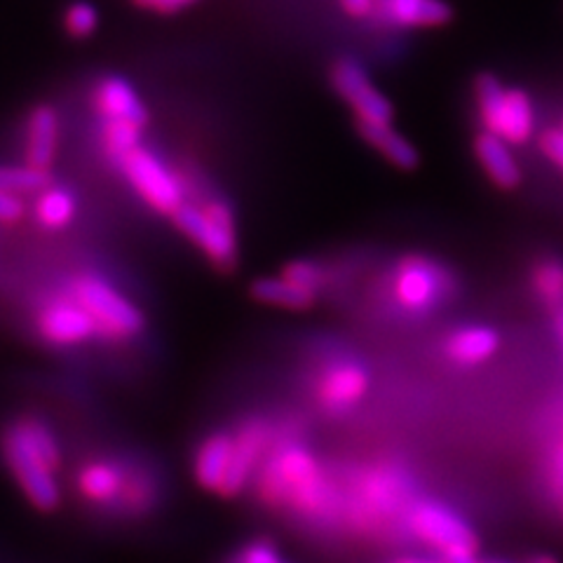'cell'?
<instances>
[{"mask_svg":"<svg viewBox=\"0 0 563 563\" xmlns=\"http://www.w3.org/2000/svg\"><path fill=\"white\" fill-rule=\"evenodd\" d=\"M261 496L271 505L291 507L308 519L331 515L333 490L314 455L298 444H282L258 470Z\"/></svg>","mask_w":563,"mask_h":563,"instance_id":"cell-1","label":"cell"},{"mask_svg":"<svg viewBox=\"0 0 563 563\" xmlns=\"http://www.w3.org/2000/svg\"><path fill=\"white\" fill-rule=\"evenodd\" d=\"M5 461L26 500L49 512L59 505L57 439L38 420H20L5 434Z\"/></svg>","mask_w":563,"mask_h":563,"instance_id":"cell-2","label":"cell"},{"mask_svg":"<svg viewBox=\"0 0 563 563\" xmlns=\"http://www.w3.org/2000/svg\"><path fill=\"white\" fill-rule=\"evenodd\" d=\"M474 99L486 132L521 146L536 132L533 101L519 87H505L496 76L482 74L474 80Z\"/></svg>","mask_w":563,"mask_h":563,"instance_id":"cell-3","label":"cell"},{"mask_svg":"<svg viewBox=\"0 0 563 563\" xmlns=\"http://www.w3.org/2000/svg\"><path fill=\"white\" fill-rule=\"evenodd\" d=\"M179 231L196 242L207 258L221 271H233L238 263V238L233 211L221 200L207 205H184L172 217Z\"/></svg>","mask_w":563,"mask_h":563,"instance_id":"cell-4","label":"cell"},{"mask_svg":"<svg viewBox=\"0 0 563 563\" xmlns=\"http://www.w3.org/2000/svg\"><path fill=\"white\" fill-rule=\"evenodd\" d=\"M407 519L411 533L442 556L451 561L477 556V536H474L470 523L461 515H455L451 507L434 500H420L409 509Z\"/></svg>","mask_w":563,"mask_h":563,"instance_id":"cell-5","label":"cell"},{"mask_svg":"<svg viewBox=\"0 0 563 563\" xmlns=\"http://www.w3.org/2000/svg\"><path fill=\"white\" fill-rule=\"evenodd\" d=\"M70 296L92 314L101 336L128 339L144 329L141 310L95 275L78 277L70 287Z\"/></svg>","mask_w":563,"mask_h":563,"instance_id":"cell-6","label":"cell"},{"mask_svg":"<svg viewBox=\"0 0 563 563\" xmlns=\"http://www.w3.org/2000/svg\"><path fill=\"white\" fill-rule=\"evenodd\" d=\"M128 181L155 211L174 217L184 202V184L157 155L146 151L144 146L134 148L125 161L120 163Z\"/></svg>","mask_w":563,"mask_h":563,"instance_id":"cell-7","label":"cell"},{"mask_svg":"<svg viewBox=\"0 0 563 563\" xmlns=\"http://www.w3.org/2000/svg\"><path fill=\"white\" fill-rule=\"evenodd\" d=\"M331 85L352 111L357 122H372V125H393L395 109L378 87L366 76V70L352 59H341L331 68Z\"/></svg>","mask_w":563,"mask_h":563,"instance_id":"cell-8","label":"cell"},{"mask_svg":"<svg viewBox=\"0 0 563 563\" xmlns=\"http://www.w3.org/2000/svg\"><path fill=\"white\" fill-rule=\"evenodd\" d=\"M444 273L422 256L404 258L393 282L395 301L409 312H428L444 294Z\"/></svg>","mask_w":563,"mask_h":563,"instance_id":"cell-9","label":"cell"},{"mask_svg":"<svg viewBox=\"0 0 563 563\" xmlns=\"http://www.w3.org/2000/svg\"><path fill=\"white\" fill-rule=\"evenodd\" d=\"M41 336L52 345H76L99 333L92 314L74 296L47 303L38 314Z\"/></svg>","mask_w":563,"mask_h":563,"instance_id":"cell-10","label":"cell"},{"mask_svg":"<svg viewBox=\"0 0 563 563\" xmlns=\"http://www.w3.org/2000/svg\"><path fill=\"white\" fill-rule=\"evenodd\" d=\"M368 374L357 362H336L324 368L317 383V399L329 411H347L366 395Z\"/></svg>","mask_w":563,"mask_h":563,"instance_id":"cell-11","label":"cell"},{"mask_svg":"<svg viewBox=\"0 0 563 563\" xmlns=\"http://www.w3.org/2000/svg\"><path fill=\"white\" fill-rule=\"evenodd\" d=\"M268 444H271V428L266 422L261 420L246 422V426L240 430V434L235 437L233 467H231V477H228L223 496H235V493H240L244 484L250 482L252 474L261 470Z\"/></svg>","mask_w":563,"mask_h":563,"instance_id":"cell-12","label":"cell"},{"mask_svg":"<svg viewBox=\"0 0 563 563\" xmlns=\"http://www.w3.org/2000/svg\"><path fill=\"white\" fill-rule=\"evenodd\" d=\"M95 109L103 122H132V125H148V111L141 103L134 87L118 76L103 78L95 90Z\"/></svg>","mask_w":563,"mask_h":563,"instance_id":"cell-13","label":"cell"},{"mask_svg":"<svg viewBox=\"0 0 563 563\" xmlns=\"http://www.w3.org/2000/svg\"><path fill=\"white\" fill-rule=\"evenodd\" d=\"M474 155H477V161L488 179L498 188L515 190L523 181L519 161L512 153V144H507L505 139L484 130L474 139Z\"/></svg>","mask_w":563,"mask_h":563,"instance_id":"cell-14","label":"cell"},{"mask_svg":"<svg viewBox=\"0 0 563 563\" xmlns=\"http://www.w3.org/2000/svg\"><path fill=\"white\" fill-rule=\"evenodd\" d=\"M233 453L235 437L219 432L205 439L196 453V479L205 490H214L223 496L228 477H231Z\"/></svg>","mask_w":563,"mask_h":563,"instance_id":"cell-15","label":"cell"},{"mask_svg":"<svg viewBox=\"0 0 563 563\" xmlns=\"http://www.w3.org/2000/svg\"><path fill=\"white\" fill-rule=\"evenodd\" d=\"M383 20L397 26L430 29L451 22L453 10L444 0H376V8Z\"/></svg>","mask_w":563,"mask_h":563,"instance_id":"cell-16","label":"cell"},{"mask_svg":"<svg viewBox=\"0 0 563 563\" xmlns=\"http://www.w3.org/2000/svg\"><path fill=\"white\" fill-rule=\"evenodd\" d=\"M59 144V118L47 103L35 106L26 122V163L49 169Z\"/></svg>","mask_w":563,"mask_h":563,"instance_id":"cell-17","label":"cell"},{"mask_svg":"<svg viewBox=\"0 0 563 563\" xmlns=\"http://www.w3.org/2000/svg\"><path fill=\"white\" fill-rule=\"evenodd\" d=\"M498 347H500L498 331L490 327H482V324L455 329L444 345L449 360L461 364V366L484 364L493 355H496Z\"/></svg>","mask_w":563,"mask_h":563,"instance_id":"cell-18","label":"cell"},{"mask_svg":"<svg viewBox=\"0 0 563 563\" xmlns=\"http://www.w3.org/2000/svg\"><path fill=\"white\" fill-rule=\"evenodd\" d=\"M357 132L368 146L376 148L387 163H393L399 169H416L418 167V151L409 144L393 125H372V122H357Z\"/></svg>","mask_w":563,"mask_h":563,"instance_id":"cell-19","label":"cell"},{"mask_svg":"<svg viewBox=\"0 0 563 563\" xmlns=\"http://www.w3.org/2000/svg\"><path fill=\"white\" fill-rule=\"evenodd\" d=\"M252 296L263 306H275L285 310H308L314 306L317 294L298 287L296 282L285 275L277 277H258L252 282Z\"/></svg>","mask_w":563,"mask_h":563,"instance_id":"cell-20","label":"cell"},{"mask_svg":"<svg viewBox=\"0 0 563 563\" xmlns=\"http://www.w3.org/2000/svg\"><path fill=\"white\" fill-rule=\"evenodd\" d=\"M78 488L82 498L97 505H106L122 496L125 490V477H122L120 467L106 461L87 463L78 474Z\"/></svg>","mask_w":563,"mask_h":563,"instance_id":"cell-21","label":"cell"},{"mask_svg":"<svg viewBox=\"0 0 563 563\" xmlns=\"http://www.w3.org/2000/svg\"><path fill=\"white\" fill-rule=\"evenodd\" d=\"M76 217V198L66 188L49 186L38 192V200L33 207V219L38 221L45 231H62Z\"/></svg>","mask_w":563,"mask_h":563,"instance_id":"cell-22","label":"cell"},{"mask_svg":"<svg viewBox=\"0 0 563 563\" xmlns=\"http://www.w3.org/2000/svg\"><path fill=\"white\" fill-rule=\"evenodd\" d=\"M49 186V169L33 167L29 163L22 167H5L0 174V190L16 192V196H33V192H43Z\"/></svg>","mask_w":563,"mask_h":563,"instance_id":"cell-23","label":"cell"},{"mask_svg":"<svg viewBox=\"0 0 563 563\" xmlns=\"http://www.w3.org/2000/svg\"><path fill=\"white\" fill-rule=\"evenodd\" d=\"M533 289L542 303L556 310L563 306V261L544 258L533 271Z\"/></svg>","mask_w":563,"mask_h":563,"instance_id":"cell-24","label":"cell"},{"mask_svg":"<svg viewBox=\"0 0 563 563\" xmlns=\"http://www.w3.org/2000/svg\"><path fill=\"white\" fill-rule=\"evenodd\" d=\"M141 132H144V128L132 125V122H103V151L120 165L134 148H139Z\"/></svg>","mask_w":563,"mask_h":563,"instance_id":"cell-25","label":"cell"},{"mask_svg":"<svg viewBox=\"0 0 563 563\" xmlns=\"http://www.w3.org/2000/svg\"><path fill=\"white\" fill-rule=\"evenodd\" d=\"M99 26V12L95 5L90 3H74L68 5L64 12V29L68 31V35H74V38H87V35H92Z\"/></svg>","mask_w":563,"mask_h":563,"instance_id":"cell-26","label":"cell"},{"mask_svg":"<svg viewBox=\"0 0 563 563\" xmlns=\"http://www.w3.org/2000/svg\"><path fill=\"white\" fill-rule=\"evenodd\" d=\"M282 275H285V277L291 279V282H296L298 287L310 289V291H314V294H317V289H320V287L324 285V273H322V268L317 266V263L306 261V258L287 263L285 271H282Z\"/></svg>","mask_w":563,"mask_h":563,"instance_id":"cell-27","label":"cell"},{"mask_svg":"<svg viewBox=\"0 0 563 563\" xmlns=\"http://www.w3.org/2000/svg\"><path fill=\"white\" fill-rule=\"evenodd\" d=\"M235 563H285L279 552L271 542H252L250 548H244Z\"/></svg>","mask_w":563,"mask_h":563,"instance_id":"cell-28","label":"cell"},{"mask_svg":"<svg viewBox=\"0 0 563 563\" xmlns=\"http://www.w3.org/2000/svg\"><path fill=\"white\" fill-rule=\"evenodd\" d=\"M24 217V202L22 196H16V192L3 190L0 192V221L5 225H12Z\"/></svg>","mask_w":563,"mask_h":563,"instance_id":"cell-29","label":"cell"},{"mask_svg":"<svg viewBox=\"0 0 563 563\" xmlns=\"http://www.w3.org/2000/svg\"><path fill=\"white\" fill-rule=\"evenodd\" d=\"M540 151L563 169V130H548L540 134Z\"/></svg>","mask_w":563,"mask_h":563,"instance_id":"cell-30","label":"cell"},{"mask_svg":"<svg viewBox=\"0 0 563 563\" xmlns=\"http://www.w3.org/2000/svg\"><path fill=\"white\" fill-rule=\"evenodd\" d=\"M139 8H146L153 12H161V14H172V12H179L188 5L196 3V0H134Z\"/></svg>","mask_w":563,"mask_h":563,"instance_id":"cell-31","label":"cell"},{"mask_svg":"<svg viewBox=\"0 0 563 563\" xmlns=\"http://www.w3.org/2000/svg\"><path fill=\"white\" fill-rule=\"evenodd\" d=\"M341 5H343V10L350 16H355V20H360V16H368V14L374 12L376 0H341Z\"/></svg>","mask_w":563,"mask_h":563,"instance_id":"cell-32","label":"cell"},{"mask_svg":"<svg viewBox=\"0 0 563 563\" xmlns=\"http://www.w3.org/2000/svg\"><path fill=\"white\" fill-rule=\"evenodd\" d=\"M552 486L559 503L563 505V444L559 446L556 455H554V463H552Z\"/></svg>","mask_w":563,"mask_h":563,"instance_id":"cell-33","label":"cell"},{"mask_svg":"<svg viewBox=\"0 0 563 563\" xmlns=\"http://www.w3.org/2000/svg\"><path fill=\"white\" fill-rule=\"evenodd\" d=\"M393 563H453V561L439 554V556H401Z\"/></svg>","mask_w":563,"mask_h":563,"instance_id":"cell-34","label":"cell"},{"mask_svg":"<svg viewBox=\"0 0 563 563\" xmlns=\"http://www.w3.org/2000/svg\"><path fill=\"white\" fill-rule=\"evenodd\" d=\"M523 563H559V559H556V556H552V554H544V552H540V554L528 556Z\"/></svg>","mask_w":563,"mask_h":563,"instance_id":"cell-35","label":"cell"},{"mask_svg":"<svg viewBox=\"0 0 563 563\" xmlns=\"http://www.w3.org/2000/svg\"><path fill=\"white\" fill-rule=\"evenodd\" d=\"M554 329H556L559 339H561V343H563V306L554 310Z\"/></svg>","mask_w":563,"mask_h":563,"instance_id":"cell-36","label":"cell"},{"mask_svg":"<svg viewBox=\"0 0 563 563\" xmlns=\"http://www.w3.org/2000/svg\"><path fill=\"white\" fill-rule=\"evenodd\" d=\"M453 563H479V561H477V556H465V559H457Z\"/></svg>","mask_w":563,"mask_h":563,"instance_id":"cell-37","label":"cell"},{"mask_svg":"<svg viewBox=\"0 0 563 563\" xmlns=\"http://www.w3.org/2000/svg\"><path fill=\"white\" fill-rule=\"evenodd\" d=\"M490 563H505V561H490Z\"/></svg>","mask_w":563,"mask_h":563,"instance_id":"cell-38","label":"cell"},{"mask_svg":"<svg viewBox=\"0 0 563 563\" xmlns=\"http://www.w3.org/2000/svg\"><path fill=\"white\" fill-rule=\"evenodd\" d=\"M561 130H563V125H561Z\"/></svg>","mask_w":563,"mask_h":563,"instance_id":"cell-39","label":"cell"}]
</instances>
